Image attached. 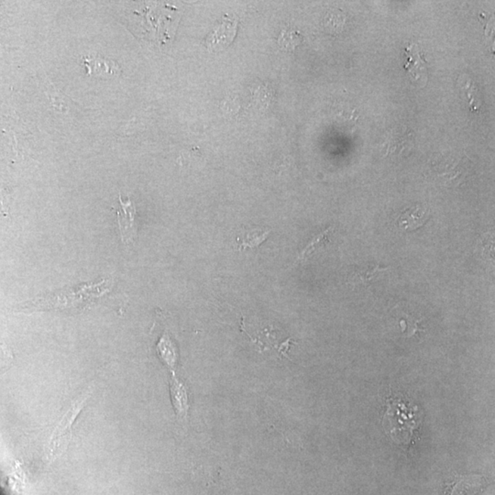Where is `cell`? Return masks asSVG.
Returning <instances> with one entry per match:
<instances>
[{
    "label": "cell",
    "mask_w": 495,
    "mask_h": 495,
    "mask_svg": "<svg viewBox=\"0 0 495 495\" xmlns=\"http://www.w3.org/2000/svg\"><path fill=\"white\" fill-rule=\"evenodd\" d=\"M89 397V394L87 392L85 395L80 397L79 401H76L72 406L71 409L65 414L63 419L55 426V431H52L51 437L49 438L47 448H46V455L49 457L57 455L59 453L64 450V448H67L68 443H69L72 428H73L74 420L79 415L81 410L83 409L84 404L86 403Z\"/></svg>",
    "instance_id": "1"
},
{
    "label": "cell",
    "mask_w": 495,
    "mask_h": 495,
    "mask_svg": "<svg viewBox=\"0 0 495 495\" xmlns=\"http://www.w3.org/2000/svg\"><path fill=\"white\" fill-rule=\"evenodd\" d=\"M118 201L120 207L117 211V217L121 241L124 244H130L135 239L137 234L135 205L130 201V198L124 201L121 195L118 197Z\"/></svg>",
    "instance_id": "2"
},
{
    "label": "cell",
    "mask_w": 495,
    "mask_h": 495,
    "mask_svg": "<svg viewBox=\"0 0 495 495\" xmlns=\"http://www.w3.org/2000/svg\"><path fill=\"white\" fill-rule=\"evenodd\" d=\"M428 219V207L426 205H417L402 211L394 223L398 229L404 230V232H409V230L421 228Z\"/></svg>",
    "instance_id": "3"
},
{
    "label": "cell",
    "mask_w": 495,
    "mask_h": 495,
    "mask_svg": "<svg viewBox=\"0 0 495 495\" xmlns=\"http://www.w3.org/2000/svg\"><path fill=\"white\" fill-rule=\"evenodd\" d=\"M83 64L86 68L87 74L114 76L120 70L114 61L102 55L86 56L83 58Z\"/></svg>",
    "instance_id": "4"
},
{
    "label": "cell",
    "mask_w": 495,
    "mask_h": 495,
    "mask_svg": "<svg viewBox=\"0 0 495 495\" xmlns=\"http://www.w3.org/2000/svg\"><path fill=\"white\" fill-rule=\"evenodd\" d=\"M388 269V267H382L380 264L366 268H358V269L351 271L350 275H348V285L353 286V288H356V286L368 288L377 278L379 273Z\"/></svg>",
    "instance_id": "5"
},
{
    "label": "cell",
    "mask_w": 495,
    "mask_h": 495,
    "mask_svg": "<svg viewBox=\"0 0 495 495\" xmlns=\"http://www.w3.org/2000/svg\"><path fill=\"white\" fill-rule=\"evenodd\" d=\"M412 138L410 134L400 132L398 130H392L389 135L386 136L385 144L386 146V154H402L404 149L410 147Z\"/></svg>",
    "instance_id": "6"
},
{
    "label": "cell",
    "mask_w": 495,
    "mask_h": 495,
    "mask_svg": "<svg viewBox=\"0 0 495 495\" xmlns=\"http://www.w3.org/2000/svg\"><path fill=\"white\" fill-rule=\"evenodd\" d=\"M270 233L271 230L259 229L249 230V232H245V234L241 236V238H239V237L237 238L238 244L236 245L235 250L244 251L248 250V249L260 247V245L266 241Z\"/></svg>",
    "instance_id": "7"
},
{
    "label": "cell",
    "mask_w": 495,
    "mask_h": 495,
    "mask_svg": "<svg viewBox=\"0 0 495 495\" xmlns=\"http://www.w3.org/2000/svg\"><path fill=\"white\" fill-rule=\"evenodd\" d=\"M333 229H334V228H333V227H330V228L323 230V232H320L319 234L314 237V238L312 239V241H311L309 244L306 246V248H305L304 250L300 252V254H299V256L295 261H297V263H298V261H300V263L301 261H306L307 260L309 259V258L312 256L314 252L319 250V249L328 244L330 241L329 235L333 232Z\"/></svg>",
    "instance_id": "8"
},
{
    "label": "cell",
    "mask_w": 495,
    "mask_h": 495,
    "mask_svg": "<svg viewBox=\"0 0 495 495\" xmlns=\"http://www.w3.org/2000/svg\"><path fill=\"white\" fill-rule=\"evenodd\" d=\"M157 353L170 369H173L177 362L176 347L169 336L164 334L157 344Z\"/></svg>",
    "instance_id": "9"
},
{
    "label": "cell",
    "mask_w": 495,
    "mask_h": 495,
    "mask_svg": "<svg viewBox=\"0 0 495 495\" xmlns=\"http://www.w3.org/2000/svg\"><path fill=\"white\" fill-rule=\"evenodd\" d=\"M303 42V37L300 33L295 30H283L278 37V46L283 51L292 52L294 51L298 45Z\"/></svg>",
    "instance_id": "10"
},
{
    "label": "cell",
    "mask_w": 495,
    "mask_h": 495,
    "mask_svg": "<svg viewBox=\"0 0 495 495\" xmlns=\"http://www.w3.org/2000/svg\"><path fill=\"white\" fill-rule=\"evenodd\" d=\"M171 394L174 407L177 412L182 414L186 412L188 409V403H186V394L185 389L183 388L181 384L177 382L176 379L172 380L171 382Z\"/></svg>",
    "instance_id": "11"
},
{
    "label": "cell",
    "mask_w": 495,
    "mask_h": 495,
    "mask_svg": "<svg viewBox=\"0 0 495 495\" xmlns=\"http://www.w3.org/2000/svg\"><path fill=\"white\" fill-rule=\"evenodd\" d=\"M326 27L329 30H338L344 23V16L341 12H332L325 18Z\"/></svg>",
    "instance_id": "12"
}]
</instances>
